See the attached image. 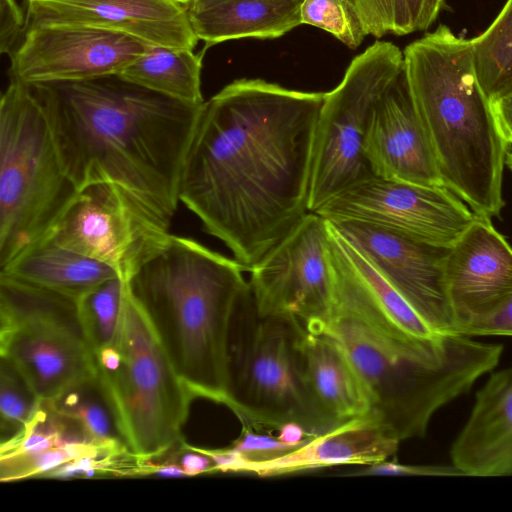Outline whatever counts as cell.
<instances>
[{
  "label": "cell",
  "mask_w": 512,
  "mask_h": 512,
  "mask_svg": "<svg viewBox=\"0 0 512 512\" xmlns=\"http://www.w3.org/2000/svg\"><path fill=\"white\" fill-rule=\"evenodd\" d=\"M189 12L202 10L227 0H186Z\"/></svg>",
  "instance_id": "cell-41"
},
{
  "label": "cell",
  "mask_w": 512,
  "mask_h": 512,
  "mask_svg": "<svg viewBox=\"0 0 512 512\" xmlns=\"http://www.w3.org/2000/svg\"><path fill=\"white\" fill-rule=\"evenodd\" d=\"M123 453L126 452L113 451L92 443H77L52 447L36 453L0 456V481L12 482L45 476L57 467L78 458L106 457Z\"/></svg>",
  "instance_id": "cell-29"
},
{
  "label": "cell",
  "mask_w": 512,
  "mask_h": 512,
  "mask_svg": "<svg viewBox=\"0 0 512 512\" xmlns=\"http://www.w3.org/2000/svg\"><path fill=\"white\" fill-rule=\"evenodd\" d=\"M79 192L31 87L10 80L0 101V268L48 242Z\"/></svg>",
  "instance_id": "cell-6"
},
{
  "label": "cell",
  "mask_w": 512,
  "mask_h": 512,
  "mask_svg": "<svg viewBox=\"0 0 512 512\" xmlns=\"http://www.w3.org/2000/svg\"><path fill=\"white\" fill-rule=\"evenodd\" d=\"M0 273L77 299L120 277L110 266L50 241L0 268Z\"/></svg>",
  "instance_id": "cell-23"
},
{
  "label": "cell",
  "mask_w": 512,
  "mask_h": 512,
  "mask_svg": "<svg viewBox=\"0 0 512 512\" xmlns=\"http://www.w3.org/2000/svg\"><path fill=\"white\" fill-rule=\"evenodd\" d=\"M41 404L22 374L0 357V447L18 439Z\"/></svg>",
  "instance_id": "cell-27"
},
{
  "label": "cell",
  "mask_w": 512,
  "mask_h": 512,
  "mask_svg": "<svg viewBox=\"0 0 512 512\" xmlns=\"http://www.w3.org/2000/svg\"><path fill=\"white\" fill-rule=\"evenodd\" d=\"M188 449L190 452L182 454L179 460V466L186 476H195L206 472H214V463L212 459L197 450Z\"/></svg>",
  "instance_id": "cell-38"
},
{
  "label": "cell",
  "mask_w": 512,
  "mask_h": 512,
  "mask_svg": "<svg viewBox=\"0 0 512 512\" xmlns=\"http://www.w3.org/2000/svg\"><path fill=\"white\" fill-rule=\"evenodd\" d=\"M203 53L150 45L122 73L128 80L193 105L205 103L201 91Z\"/></svg>",
  "instance_id": "cell-24"
},
{
  "label": "cell",
  "mask_w": 512,
  "mask_h": 512,
  "mask_svg": "<svg viewBox=\"0 0 512 512\" xmlns=\"http://www.w3.org/2000/svg\"><path fill=\"white\" fill-rule=\"evenodd\" d=\"M301 25H309L333 35L350 49L358 48L367 36L349 0H302Z\"/></svg>",
  "instance_id": "cell-30"
},
{
  "label": "cell",
  "mask_w": 512,
  "mask_h": 512,
  "mask_svg": "<svg viewBox=\"0 0 512 512\" xmlns=\"http://www.w3.org/2000/svg\"><path fill=\"white\" fill-rule=\"evenodd\" d=\"M444 276L457 334L512 298V247L490 218L477 216L448 248Z\"/></svg>",
  "instance_id": "cell-16"
},
{
  "label": "cell",
  "mask_w": 512,
  "mask_h": 512,
  "mask_svg": "<svg viewBox=\"0 0 512 512\" xmlns=\"http://www.w3.org/2000/svg\"><path fill=\"white\" fill-rule=\"evenodd\" d=\"M147 472H151L153 474L165 477L186 476V474L178 464H163L153 466L150 469H148Z\"/></svg>",
  "instance_id": "cell-40"
},
{
  "label": "cell",
  "mask_w": 512,
  "mask_h": 512,
  "mask_svg": "<svg viewBox=\"0 0 512 512\" xmlns=\"http://www.w3.org/2000/svg\"><path fill=\"white\" fill-rule=\"evenodd\" d=\"M30 87L79 191L118 185L171 224L204 104L181 102L121 74Z\"/></svg>",
  "instance_id": "cell-2"
},
{
  "label": "cell",
  "mask_w": 512,
  "mask_h": 512,
  "mask_svg": "<svg viewBox=\"0 0 512 512\" xmlns=\"http://www.w3.org/2000/svg\"><path fill=\"white\" fill-rule=\"evenodd\" d=\"M304 374L308 390L332 426L367 417L364 385L342 345L329 333L306 332Z\"/></svg>",
  "instance_id": "cell-21"
},
{
  "label": "cell",
  "mask_w": 512,
  "mask_h": 512,
  "mask_svg": "<svg viewBox=\"0 0 512 512\" xmlns=\"http://www.w3.org/2000/svg\"><path fill=\"white\" fill-rule=\"evenodd\" d=\"M352 3V0H349ZM353 4V3H352Z\"/></svg>",
  "instance_id": "cell-43"
},
{
  "label": "cell",
  "mask_w": 512,
  "mask_h": 512,
  "mask_svg": "<svg viewBox=\"0 0 512 512\" xmlns=\"http://www.w3.org/2000/svg\"><path fill=\"white\" fill-rule=\"evenodd\" d=\"M412 33L427 30L446 8L445 0H407Z\"/></svg>",
  "instance_id": "cell-36"
},
{
  "label": "cell",
  "mask_w": 512,
  "mask_h": 512,
  "mask_svg": "<svg viewBox=\"0 0 512 512\" xmlns=\"http://www.w3.org/2000/svg\"><path fill=\"white\" fill-rule=\"evenodd\" d=\"M463 475L452 466L405 465L397 461H382L368 465L358 475Z\"/></svg>",
  "instance_id": "cell-34"
},
{
  "label": "cell",
  "mask_w": 512,
  "mask_h": 512,
  "mask_svg": "<svg viewBox=\"0 0 512 512\" xmlns=\"http://www.w3.org/2000/svg\"><path fill=\"white\" fill-rule=\"evenodd\" d=\"M50 404L76 421L91 443L117 452L128 451L98 377L67 390Z\"/></svg>",
  "instance_id": "cell-26"
},
{
  "label": "cell",
  "mask_w": 512,
  "mask_h": 512,
  "mask_svg": "<svg viewBox=\"0 0 512 512\" xmlns=\"http://www.w3.org/2000/svg\"><path fill=\"white\" fill-rule=\"evenodd\" d=\"M26 4V28L86 25L180 50H193L199 40L186 0H26Z\"/></svg>",
  "instance_id": "cell-17"
},
{
  "label": "cell",
  "mask_w": 512,
  "mask_h": 512,
  "mask_svg": "<svg viewBox=\"0 0 512 512\" xmlns=\"http://www.w3.org/2000/svg\"><path fill=\"white\" fill-rule=\"evenodd\" d=\"M96 356L99 384L128 451L145 461L181 441L195 395L175 371L128 281L116 339Z\"/></svg>",
  "instance_id": "cell-7"
},
{
  "label": "cell",
  "mask_w": 512,
  "mask_h": 512,
  "mask_svg": "<svg viewBox=\"0 0 512 512\" xmlns=\"http://www.w3.org/2000/svg\"><path fill=\"white\" fill-rule=\"evenodd\" d=\"M403 69V52L375 41L347 67L341 82L325 93L314 148L309 211L372 175L363 143L373 110Z\"/></svg>",
  "instance_id": "cell-10"
},
{
  "label": "cell",
  "mask_w": 512,
  "mask_h": 512,
  "mask_svg": "<svg viewBox=\"0 0 512 512\" xmlns=\"http://www.w3.org/2000/svg\"><path fill=\"white\" fill-rule=\"evenodd\" d=\"M150 45L122 32L86 25L30 26L9 55L10 80L30 86L120 74Z\"/></svg>",
  "instance_id": "cell-14"
},
{
  "label": "cell",
  "mask_w": 512,
  "mask_h": 512,
  "mask_svg": "<svg viewBox=\"0 0 512 512\" xmlns=\"http://www.w3.org/2000/svg\"><path fill=\"white\" fill-rule=\"evenodd\" d=\"M329 222L431 328L440 334L455 333L444 276L448 248L418 242L365 222Z\"/></svg>",
  "instance_id": "cell-15"
},
{
  "label": "cell",
  "mask_w": 512,
  "mask_h": 512,
  "mask_svg": "<svg viewBox=\"0 0 512 512\" xmlns=\"http://www.w3.org/2000/svg\"><path fill=\"white\" fill-rule=\"evenodd\" d=\"M459 334L465 336L512 337V298L492 316L464 327Z\"/></svg>",
  "instance_id": "cell-35"
},
{
  "label": "cell",
  "mask_w": 512,
  "mask_h": 512,
  "mask_svg": "<svg viewBox=\"0 0 512 512\" xmlns=\"http://www.w3.org/2000/svg\"><path fill=\"white\" fill-rule=\"evenodd\" d=\"M26 29V15L15 0H0V50L10 55Z\"/></svg>",
  "instance_id": "cell-33"
},
{
  "label": "cell",
  "mask_w": 512,
  "mask_h": 512,
  "mask_svg": "<svg viewBox=\"0 0 512 512\" xmlns=\"http://www.w3.org/2000/svg\"><path fill=\"white\" fill-rule=\"evenodd\" d=\"M450 457L463 475L512 474V367L492 373L477 391Z\"/></svg>",
  "instance_id": "cell-19"
},
{
  "label": "cell",
  "mask_w": 512,
  "mask_h": 512,
  "mask_svg": "<svg viewBox=\"0 0 512 512\" xmlns=\"http://www.w3.org/2000/svg\"><path fill=\"white\" fill-rule=\"evenodd\" d=\"M363 154L373 176L443 185L403 69L373 110Z\"/></svg>",
  "instance_id": "cell-18"
},
{
  "label": "cell",
  "mask_w": 512,
  "mask_h": 512,
  "mask_svg": "<svg viewBox=\"0 0 512 512\" xmlns=\"http://www.w3.org/2000/svg\"><path fill=\"white\" fill-rule=\"evenodd\" d=\"M470 42L477 80L489 102L512 92V0Z\"/></svg>",
  "instance_id": "cell-25"
},
{
  "label": "cell",
  "mask_w": 512,
  "mask_h": 512,
  "mask_svg": "<svg viewBox=\"0 0 512 512\" xmlns=\"http://www.w3.org/2000/svg\"><path fill=\"white\" fill-rule=\"evenodd\" d=\"M125 281L111 278L79 299L83 321L96 352L116 339Z\"/></svg>",
  "instance_id": "cell-28"
},
{
  "label": "cell",
  "mask_w": 512,
  "mask_h": 512,
  "mask_svg": "<svg viewBox=\"0 0 512 512\" xmlns=\"http://www.w3.org/2000/svg\"><path fill=\"white\" fill-rule=\"evenodd\" d=\"M399 443L371 418L363 417L312 435L278 458L249 463L243 472L271 477L339 465L368 466L394 455Z\"/></svg>",
  "instance_id": "cell-20"
},
{
  "label": "cell",
  "mask_w": 512,
  "mask_h": 512,
  "mask_svg": "<svg viewBox=\"0 0 512 512\" xmlns=\"http://www.w3.org/2000/svg\"><path fill=\"white\" fill-rule=\"evenodd\" d=\"M490 106L501 137L512 144V92L491 101Z\"/></svg>",
  "instance_id": "cell-37"
},
{
  "label": "cell",
  "mask_w": 512,
  "mask_h": 512,
  "mask_svg": "<svg viewBox=\"0 0 512 512\" xmlns=\"http://www.w3.org/2000/svg\"><path fill=\"white\" fill-rule=\"evenodd\" d=\"M277 438L288 446L297 448L312 434L306 428L295 422H288L280 426Z\"/></svg>",
  "instance_id": "cell-39"
},
{
  "label": "cell",
  "mask_w": 512,
  "mask_h": 512,
  "mask_svg": "<svg viewBox=\"0 0 512 512\" xmlns=\"http://www.w3.org/2000/svg\"><path fill=\"white\" fill-rule=\"evenodd\" d=\"M403 71L442 184L476 215L498 216L508 144L478 83L470 39L439 25L406 46Z\"/></svg>",
  "instance_id": "cell-3"
},
{
  "label": "cell",
  "mask_w": 512,
  "mask_h": 512,
  "mask_svg": "<svg viewBox=\"0 0 512 512\" xmlns=\"http://www.w3.org/2000/svg\"><path fill=\"white\" fill-rule=\"evenodd\" d=\"M0 357L40 401L98 377L79 299L0 273Z\"/></svg>",
  "instance_id": "cell-9"
},
{
  "label": "cell",
  "mask_w": 512,
  "mask_h": 512,
  "mask_svg": "<svg viewBox=\"0 0 512 512\" xmlns=\"http://www.w3.org/2000/svg\"><path fill=\"white\" fill-rule=\"evenodd\" d=\"M306 332L293 317L259 313L249 286L230 326L225 402L243 425L278 429L295 422L312 435L334 427L305 381Z\"/></svg>",
  "instance_id": "cell-8"
},
{
  "label": "cell",
  "mask_w": 512,
  "mask_h": 512,
  "mask_svg": "<svg viewBox=\"0 0 512 512\" xmlns=\"http://www.w3.org/2000/svg\"><path fill=\"white\" fill-rule=\"evenodd\" d=\"M244 266L171 234L129 280L175 371L195 396L225 404L230 326L249 288Z\"/></svg>",
  "instance_id": "cell-4"
},
{
  "label": "cell",
  "mask_w": 512,
  "mask_h": 512,
  "mask_svg": "<svg viewBox=\"0 0 512 512\" xmlns=\"http://www.w3.org/2000/svg\"><path fill=\"white\" fill-rule=\"evenodd\" d=\"M325 93L238 79L203 105L180 202L245 270L309 212Z\"/></svg>",
  "instance_id": "cell-1"
},
{
  "label": "cell",
  "mask_w": 512,
  "mask_h": 512,
  "mask_svg": "<svg viewBox=\"0 0 512 512\" xmlns=\"http://www.w3.org/2000/svg\"><path fill=\"white\" fill-rule=\"evenodd\" d=\"M247 270L259 313L293 317L311 333L327 330L335 315V277L321 215L307 212Z\"/></svg>",
  "instance_id": "cell-11"
},
{
  "label": "cell",
  "mask_w": 512,
  "mask_h": 512,
  "mask_svg": "<svg viewBox=\"0 0 512 512\" xmlns=\"http://www.w3.org/2000/svg\"><path fill=\"white\" fill-rule=\"evenodd\" d=\"M169 229L131 193L100 183L79 192L49 241L110 266L128 281L166 247Z\"/></svg>",
  "instance_id": "cell-12"
},
{
  "label": "cell",
  "mask_w": 512,
  "mask_h": 512,
  "mask_svg": "<svg viewBox=\"0 0 512 512\" xmlns=\"http://www.w3.org/2000/svg\"><path fill=\"white\" fill-rule=\"evenodd\" d=\"M505 164L507 165V167L509 168V170L512 173V151L507 153Z\"/></svg>",
  "instance_id": "cell-42"
},
{
  "label": "cell",
  "mask_w": 512,
  "mask_h": 512,
  "mask_svg": "<svg viewBox=\"0 0 512 512\" xmlns=\"http://www.w3.org/2000/svg\"><path fill=\"white\" fill-rule=\"evenodd\" d=\"M366 35L377 39L387 34L412 33L407 0H352Z\"/></svg>",
  "instance_id": "cell-31"
},
{
  "label": "cell",
  "mask_w": 512,
  "mask_h": 512,
  "mask_svg": "<svg viewBox=\"0 0 512 512\" xmlns=\"http://www.w3.org/2000/svg\"><path fill=\"white\" fill-rule=\"evenodd\" d=\"M314 212L328 221L365 222L440 248H450L478 216L443 185L376 176L344 189Z\"/></svg>",
  "instance_id": "cell-13"
},
{
  "label": "cell",
  "mask_w": 512,
  "mask_h": 512,
  "mask_svg": "<svg viewBox=\"0 0 512 512\" xmlns=\"http://www.w3.org/2000/svg\"><path fill=\"white\" fill-rule=\"evenodd\" d=\"M231 447L238 451L245 459L246 464L244 467L249 463L278 458L295 449L286 445L277 437L253 432L252 428L247 425H243L240 437L234 441Z\"/></svg>",
  "instance_id": "cell-32"
},
{
  "label": "cell",
  "mask_w": 512,
  "mask_h": 512,
  "mask_svg": "<svg viewBox=\"0 0 512 512\" xmlns=\"http://www.w3.org/2000/svg\"><path fill=\"white\" fill-rule=\"evenodd\" d=\"M344 348L367 394L371 418L401 442L426 435L434 413L494 369L503 346L449 333L412 342L336 312L325 331Z\"/></svg>",
  "instance_id": "cell-5"
},
{
  "label": "cell",
  "mask_w": 512,
  "mask_h": 512,
  "mask_svg": "<svg viewBox=\"0 0 512 512\" xmlns=\"http://www.w3.org/2000/svg\"><path fill=\"white\" fill-rule=\"evenodd\" d=\"M302 0H227L190 12L205 49L243 38L275 39L301 25Z\"/></svg>",
  "instance_id": "cell-22"
}]
</instances>
